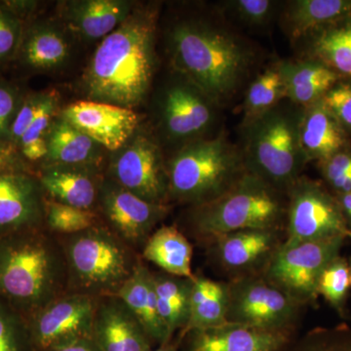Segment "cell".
<instances>
[{"instance_id":"1","label":"cell","mask_w":351,"mask_h":351,"mask_svg":"<svg viewBox=\"0 0 351 351\" xmlns=\"http://www.w3.org/2000/svg\"><path fill=\"white\" fill-rule=\"evenodd\" d=\"M173 71L202 89L219 107L232 103L253 80L258 46L217 10L178 18L165 32Z\"/></svg>"},{"instance_id":"2","label":"cell","mask_w":351,"mask_h":351,"mask_svg":"<svg viewBox=\"0 0 351 351\" xmlns=\"http://www.w3.org/2000/svg\"><path fill=\"white\" fill-rule=\"evenodd\" d=\"M156 4H135L130 15L101 39L82 73L85 100L138 108L147 98L156 75Z\"/></svg>"},{"instance_id":"3","label":"cell","mask_w":351,"mask_h":351,"mask_svg":"<svg viewBox=\"0 0 351 351\" xmlns=\"http://www.w3.org/2000/svg\"><path fill=\"white\" fill-rule=\"evenodd\" d=\"M68 293L63 248L45 228L0 237V300L27 319Z\"/></svg>"},{"instance_id":"4","label":"cell","mask_w":351,"mask_h":351,"mask_svg":"<svg viewBox=\"0 0 351 351\" xmlns=\"http://www.w3.org/2000/svg\"><path fill=\"white\" fill-rule=\"evenodd\" d=\"M302 108L284 100L255 119L242 122L245 168L287 195L308 162L302 151L300 125Z\"/></svg>"},{"instance_id":"5","label":"cell","mask_w":351,"mask_h":351,"mask_svg":"<svg viewBox=\"0 0 351 351\" xmlns=\"http://www.w3.org/2000/svg\"><path fill=\"white\" fill-rule=\"evenodd\" d=\"M169 201L189 207L218 199L247 171L239 145L223 132L189 143L166 159Z\"/></svg>"},{"instance_id":"6","label":"cell","mask_w":351,"mask_h":351,"mask_svg":"<svg viewBox=\"0 0 351 351\" xmlns=\"http://www.w3.org/2000/svg\"><path fill=\"white\" fill-rule=\"evenodd\" d=\"M57 237L66 260L68 293L96 299L115 297L143 261L103 223Z\"/></svg>"},{"instance_id":"7","label":"cell","mask_w":351,"mask_h":351,"mask_svg":"<svg viewBox=\"0 0 351 351\" xmlns=\"http://www.w3.org/2000/svg\"><path fill=\"white\" fill-rule=\"evenodd\" d=\"M285 193L247 172L218 199L189 207V230L211 241L221 235L245 230H279L287 214Z\"/></svg>"},{"instance_id":"8","label":"cell","mask_w":351,"mask_h":351,"mask_svg":"<svg viewBox=\"0 0 351 351\" xmlns=\"http://www.w3.org/2000/svg\"><path fill=\"white\" fill-rule=\"evenodd\" d=\"M154 117L161 147L174 152L195 141L217 135L221 107L197 85L173 71L154 96Z\"/></svg>"},{"instance_id":"9","label":"cell","mask_w":351,"mask_h":351,"mask_svg":"<svg viewBox=\"0 0 351 351\" xmlns=\"http://www.w3.org/2000/svg\"><path fill=\"white\" fill-rule=\"evenodd\" d=\"M346 239L281 243L263 269L262 276L301 306L315 301L325 267L339 256Z\"/></svg>"},{"instance_id":"10","label":"cell","mask_w":351,"mask_h":351,"mask_svg":"<svg viewBox=\"0 0 351 351\" xmlns=\"http://www.w3.org/2000/svg\"><path fill=\"white\" fill-rule=\"evenodd\" d=\"M228 287V323L263 331H293L302 306L262 274L235 277Z\"/></svg>"},{"instance_id":"11","label":"cell","mask_w":351,"mask_h":351,"mask_svg":"<svg viewBox=\"0 0 351 351\" xmlns=\"http://www.w3.org/2000/svg\"><path fill=\"white\" fill-rule=\"evenodd\" d=\"M106 175L147 202L170 205L162 147L142 127L121 149L110 154Z\"/></svg>"},{"instance_id":"12","label":"cell","mask_w":351,"mask_h":351,"mask_svg":"<svg viewBox=\"0 0 351 351\" xmlns=\"http://www.w3.org/2000/svg\"><path fill=\"white\" fill-rule=\"evenodd\" d=\"M287 239L286 242L343 237L351 239L348 225L337 196L320 182L301 177L287 193Z\"/></svg>"},{"instance_id":"13","label":"cell","mask_w":351,"mask_h":351,"mask_svg":"<svg viewBox=\"0 0 351 351\" xmlns=\"http://www.w3.org/2000/svg\"><path fill=\"white\" fill-rule=\"evenodd\" d=\"M170 207L138 197L105 173L96 212L103 225L141 255L145 242L169 213Z\"/></svg>"},{"instance_id":"14","label":"cell","mask_w":351,"mask_h":351,"mask_svg":"<svg viewBox=\"0 0 351 351\" xmlns=\"http://www.w3.org/2000/svg\"><path fill=\"white\" fill-rule=\"evenodd\" d=\"M98 300L66 293L27 318L34 351H48L75 339L93 336Z\"/></svg>"},{"instance_id":"15","label":"cell","mask_w":351,"mask_h":351,"mask_svg":"<svg viewBox=\"0 0 351 351\" xmlns=\"http://www.w3.org/2000/svg\"><path fill=\"white\" fill-rule=\"evenodd\" d=\"M60 115L112 154L127 144L141 127L135 110L100 101H73L62 108Z\"/></svg>"},{"instance_id":"16","label":"cell","mask_w":351,"mask_h":351,"mask_svg":"<svg viewBox=\"0 0 351 351\" xmlns=\"http://www.w3.org/2000/svg\"><path fill=\"white\" fill-rule=\"evenodd\" d=\"M45 200L36 175L0 173V237L45 228Z\"/></svg>"},{"instance_id":"17","label":"cell","mask_w":351,"mask_h":351,"mask_svg":"<svg viewBox=\"0 0 351 351\" xmlns=\"http://www.w3.org/2000/svg\"><path fill=\"white\" fill-rule=\"evenodd\" d=\"M73 40L75 36L59 18L36 20L25 25L16 58L34 73H57L71 62Z\"/></svg>"},{"instance_id":"18","label":"cell","mask_w":351,"mask_h":351,"mask_svg":"<svg viewBox=\"0 0 351 351\" xmlns=\"http://www.w3.org/2000/svg\"><path fill=\"white\" fill-rule=\"evenodd\" d=\"M279 230H245L211 240L214 255L221 267L237 277L257 274L265 269L281 245Z\"/></svg>"},{"instance_id":"19","label":"cell","mask_w":351,"mask_h":351,"mask_svg":"<svg viewBox=\"0 0 351 351\" xmlns=\"http://www.w3.org/2000/svg\"><path fill=\"white\" fill-rule=\"evenodd\" d=\"M134 6L127 0H68L58 4L57 17L75 38L90 43L112 34Z\"/></svg>"},{"instance_id":"20","label":"cell","mask_w":351,"mask_h":351,"mask_svg":"<svg viewBox=\"0 0 351 351\" xmlns=\"http://www.w3.org/2000/svg\"><path fill=\"white\" fill-rule=\"evenodd\" d=\"M105 171L89 166L46 165L36 172L46 199L96 211Z\"/></svg>"},{"instance_id":"21","label":"cell","mask_w":351,"mask_h":351,"mask_svg":"<svg viewBox=\"0 0 351 351\" xmlns=\"http://www.w3.org/2000/svg\"><path fill=\"white\" fill-rule=\"evenodd\" d=\"M293 331L271 332L226 323L184 335V351H282Z\"/></svg>"},{"instance_id":"22","label":"cell","mask_w":351,"mask_h":351,"mask_svg":"<svg viewBox=\"0 0 351 351\" xmlns=\"http://www.w3.org/2000/svg\"><path fill=\"white\" fill-rule=\"evenodd\" d=\"M93 338L101 351H149L152 341L135 316L117 297L98 300Z\"/></svg>"},{"instance_id":"23","label":"cell","mask_w":351,"mask_h":351,"mask_svg":"<svg viewBox=\"0 0 351 351\" xmlns=\"http://www.w3.org/2000/svg\"><path fill=\"white\" fill-rule=\"evenodd\" d=\"M351 0H292L284 2L278 21L292 43H299L350 19Z\"/></svg>"},{"instance_id":"24","label":"cell","mask_w":351,"mask_h":351,"mask_svg":"<svg viewBox=\"0 0 351 351\" xmlns=\"http://www.w3.org/2000/svg\"><path fill=\"white\" fill-rule=\"evenodd\" d=\"M300 137L307 161L321 162L348 149L350 136L320 100L302 108Z\"/></svg>"},{"instance_id":"25","label":"cell","mask_w":351,"mask_h":351,"mask_svg":"<svg viewBox=\"0 0 351 351\" xmlns=\"http://www.w3.org/2000/svg\"><path fill=\"white\" fill-rule=\"evenodd\" d=\"M106 152H108L101 145L71 125L59 113L51 126L47 156L41 167L73 165L104 169Z\"/></svg>"},{"instance_id":"26","label":"cell","mask_w":351,"mask_h":351,"mask_svg":"<svg viewBox=\"0 0 351 351\" xmlns=\"http://www.w3.org/2000/svg\"><path fill=\"white\" fill-rule=\"evenodd\" d=\"M115 297L128 307L152 343L160 346L172 341L159 315L152 272L143 261Z\"/></svg>"},{"instance_id":"27","label":"cell","mask_w":351,"mask_h":351,"mask_svg":"<svg viewBox=\"0 0 351 351\" xmlns=\"http://www.w3.org/2000/svg\"><path fill=\"white\" fill-rule=\"evenodd\" d=\"M287 100L306 108L322 100L330 89L343 80L339 73L317 60L281 61Z\"/></svg>"},{"instance_id":"28","label":"cell","mask_w":351,"mask_h":351,"mask_svg":"<svg viewBox=\"0 0 351 351\" xmlns=\"http://www.w3.org/2000/svg\"><path fill=\"white\" fill-rule=\"evenodd\" d=\"M193 245L176 226H161L145 242L141 258L171 276L195 279L191 269Z\"/></svg>"},{"instance_id":"29","label":"cell","mask_w":351,"mask_h":351,"mask_svg":"<svg viewBox=\"0 0 351 351\" xmlns=\"http://www.w3.org/2000/svg\"><path fill=\"white\" fill-rule=\"evenodd\" d=\"M228 302V284L196 276L191 291L189 322L181 332V339L195 330L226 324Z\"/></svg>"},{"instance_id":"30","label":"cell","mask_w":351,"mask_h":351,"mask_svg":"<svg viewBox=\"0 0 351 351\" xmlns=\"http://www.w3.org/2000/svg\"><path fill=\"white\" fill-rule=\"evenodd\" d=\"M152 277L159 315L172 339L176 332H182L188 324L195 278L171 276L163 271L152 272Z\"/></svg>"},{"instance_id":"31","label":"cell","mask_w":351,"mask_h":351,"mask_svg":"<svg viewBox=\"0 0 351 351\" xmlns=\"http://www.w3.org/2000/svg\"><path fill=\"white\" fill-rule=\"evenodd\" d=\"M311 59L317 60L339 73L351 78V18L306 39Z\"/></svg>"},{"instance_id":"32","label":"cell","mask_w":351,"mask_h":351,"mask_svg":"<svg viewBox=\"0 0 351 351\" xmlns=\"http://www.w3.org/2000/svg\"><path fill=\"white\" fill-rule=\"evenodd\" d=\"M59 95L54 90L45 92V97L36 119L21 138L18 151L32 172L43 165L47 156L48 137L53 121L61 112Z\"/></svg>"},{"instance_id":"33","label":"cell","mask_w":351,"mask_h":351,"mask_svg":"<svg viewBox=\"0 0 351 351\" xmlns=\"http://www.w3.org/2000/svg\"><path fill=\"white\" fill-rule=\"evenodd\" d=\"M245 91L242 110L243 121L255 119L271 110L284 100H287L285 78L281 61L270 64L256 75ZM242 121V122H243Z\"/></svg>"},{"instance_id":"34","label":"cell","mask_w":351,"mask_h":351,"mask_svg":"<svg viewBox=\"0 0 351 351\" xmlns=\"http://www.w3.org/2000/svg\"><path fill=\"white\" fill-rule=\"evenodd\" d=\"M283 3L276 0H228L215 7L233 25L265 29L278 20Z\"/></svg>"},{"instance_id":"35","label":"cell","mask_w":351,"mask_h":351,"mask_svg":"<svg viewBox=\"0 0 351 351\" xmlns=\"http://www.w3.org/2000/svg\"><path fill=\"white\" fill-rule=\"evenodd\" d=\"M101 223H103L96 211L45 200L44 226L48 232L56 237L75 234Z\"/></svg>"},{"instance_id":"36","label":"cell","mask_w":351,"mask_h":351,"mask_svg":"<svg viewBox=\"0 0 351 351\" xmlns=\"http://www.w3.org/2000/svg\"><path fill=\"white\" fill-rule=\"evenodd\" d=\"M350 288V263L338 256L321 274L317 285L318 295H322L338 313H341Z\"/></svg>"},{"instance_id":"37","label":"cell","mask_w":351,"mask_h":351,"mask_svg":"<svg viewBox=\"0 0 351 351\" xmlns=\"http://www.w3.org/2000/svg\"><path fill=\"white\" fill-rule=\"evenodd\" d=\"M282 351H351V329L346 326L318 328Z\"/></svg>"},{"instance_id":"38","label":"cell","mask_w":351,"mask_h":351,"mask_svg":"<svg viewBox=\"0 0 351 351\" xmlns=\"http://www.w3.org/2000/svg\"><path fill=\"white\" fill-rule=\"evenodd\" d=\"M0 351H34L27 319L0 300Z\"/></svg>"},{"instance_id":"39","label":"cell","mask_w":351,"mask_h":351,"mask_svg":"<svg viewBox=\"0 0 351 351\" xmlns=\"http://www.w3.org/2000/svg\"><path fill=\"white\" fill-rule=\"evenodd\" d=\"M24 21L8 1H0V64L17 56L25 31Z\"/></svg>"},{"instance_id":"40","label":"cell","mask_w":351,"mask_h":351,"mask_svg":"<svg viewBox=\"0 0 351 351\" xmlns=\"http://www.w3.org/2000/svg\"><path fill=\"white\" fill-rule=\"evenodd\" d=\"M325 107L338 120L343 130L350 136L351 134V80H339L332 89L323 97Z\"/></svg>"},{"instance_id":"41","label":"cell","mask_w":351,"mask_h":351,"mask_svg":"<svg viewBox=\"0 0 351 351\" xmlns=\"http://www.w3.org/2000/svg\"><path fill=\"white\" fill-rule=\"evenodd\" d=\"M45 92L38 93H29L24 96L19 110L16 113L15 119L11 125L9 137L7 142L15 145L18 149L21 138H23L25 132L31 126L32 122L36 119L41 104L45 97Z\"/></svg>"},{"instance_id":"42","label":"cell","mask_w":351,"mask_h":351,"mask_svg":"<svg viewBox=\"0 0 351 351\" xmlns=\"http://www.w3.org/2000/svg\"><path fill=\"white\" fill-rule=\"evenodd\" d=\"M24 95L13 84L0 82V141H7Z\"/></svg>"},{"instance_id":"43","label":"cell","mask_w":351,"mask_h":351,"mask_svg":"<svg viewBox=\"0 0 351 351\" xmlns=\"http://www.w3.org/2000/svg\"><path fill=\"white\" fill-rule=\"evenodd\" d=\"M321 173L327 184L341 176L351 173V152L348 149L339 152L338 154L329 157L326 160L318 162Z\"/></svg>"},{"instance_id":"44","label":"cell","mask_w":351,"mask_h":351,"mask_svg":"<svg viewBox=\"0 0 351 351\" xmlns=\"http://www.w3.org/2000/svg\"><path fill=\"white\" fill-rule=\"evenodd\" d=\"M0 173H31L15 145L7 141H0ZM36 175V174H34Z\"/></svg>"},{"instance_id":"45","label":"cell","mask_w":351,"mask_h":351,"mask_svg":"<svg viewBox=\"0 0 351 351\" xmlns=\"http://www.w3.org/2000/svg\"><path fill=\"white\" fill-rule=\"evenodd\" d=\"M48 351H101L92 337L75 339Z\"/></svg>"},{"instance_id":"46","label":"cell","mask_w":351,"mask_h":351,"mask_svg":"<svg viewBox=\"0 0 351 351\" xmlns=\"http://www.w3.org/2000/svg\"><path fill=\"white\" fill-rule=\"evenodd\" d=\"M337 198H338L339 204H341L348 225L351 228V193L338 195Z\"/></svg>"},{"instance_id":"47","label":"cell","mask_w":351,"mask_h":351,"mask_svg":"<svg viewBox=\"0 0 351 351\" xmlns=\"http://www.w3.org/2000/svg\"><path fill=\"white\" fill-rule=\"evenodd\" d=\"M149 351H177V348L173 345L172 341L169 343H163V345L158 346L156 350H152Z\"/></svg>"},{"instance_id":"48","label":"cell","mask_w":351,"mask_h":351,"mask_svg":"<svg viewBox=\"0 0 351 351\" xmlns=\"http://www.w3.org/2000/svg\"><path fill=\"white\" fill-rule=\"evenodd\" d=\"M350 288H351V263H350Z\"/></svg>"}]
</instances>
